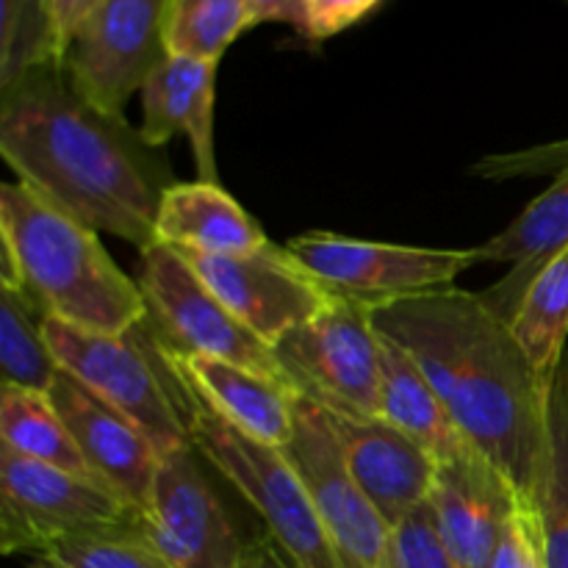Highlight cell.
Returning a JSON list of instances; mask_svg holds the SVG:
<instances>
[{
  "label": "cell",
  "instance_id": "1f68e13d",
  "mask_svg": "<svg viewBox=\"0 0 568 568\" xmlns=\"http://www.w3.org/2000/svg\"><path fill=\"white\" fill-rule=\"evenodd\" d=\"M50 3V14H53V28H55V39H59V53L64 59L67 44L72 42V37L78 33V28L94 14L103 0H48Z\"/></svg>",
  "mask_w": 568,
  "mask_h": 568
},
{
  "label": "cell",
  "instance_id": "cb8c5ba5",
  "mask_svg": "<svg viewBox=\"0 0 568 568\" xmlns=\"http://www.w3.org/2000/svg\"><path fill=\"white\" fill-rule=\"evenodd\" d=\"M510 331L544 377L558 369L568 338V247L536 272L510 316Z\"/></svg>",
  "mask_w": 568,
  "mask_h": 568
},
{
  "label": "cell",
  "instance_id": "4316f807",
  "mask_svg": "<svg viewBox=\"0 0 568 568\" xmlns=\"http://www.w3.org/2000/svg\"><path fill=\"white\" fill-rule=\"evenodd\" d=\"M42 568H172L144 536L139 516L128 525L78 532L31 558Z\"/></svg>",
  "mask_w": 568,
  "mask_h": 568
},
{
  "label": "cell",
  "instance_id": "7c38bea8",
  "mask_svg": "<svg viewBox=\"0 0 568 568\" xmlns=\"http://www.w3.org/2000/svg\"><path fill=\"white\" fill-rule=\"evenodd\" d=\"M181 255L220 303L270 347L314 320L333 297L286 244L270 242L264 250L242 255Z\"/></svg>",
  "mask_w": 568,
  "mask_h": 568
},
{
  "label": "cell",
  "instance_id": "2e32d148",
  "mask_svg": "<svg viewBox=\"0 0 568 568\" xmlns=\"http://www.w3.org/2000/svg\"><path fill=\"white\" fill-rule=\"evenodd\" d=\"M349 471L392 527L430 503L438 460L383 419H347L327 410Z\"/></svg>",
  "mask_w": 568,
  "mask_h": 568
},
{
  "label": "cell",
  "instance_id": "83f0119b",
  "mask_svg": "<svg viewBox=\"0 0 568 568\" xmlns=\"http://www.w3.org/2000/svg\"><path fill=\"white\" fill-rule=\"evenodd\" d=\"M61 61L48 0H0V92Z\"/></svg>",
  "mask_w": 568,
  "mask_h": 568
},
{
  "label": "cell",
  "instance_id": "e575fe53",
  "mask_svg": "<svg viewBox=\"0 0 568 568\" xmlns=\"http://www.w3.org/2000/svg\"><path fill=\"white\" fill-rule=\"evenodd\" d=\"M250 568H294V566L292 560L281 552V547L266 536V532H255V547H253Z\"/></svg>",
  "mask_w": 568,
  "mask_h": 568
},
{
  "label": "cell",
  "instance_id": "277c9868",
  "mask_svg": "<svg viewBox=\"0 0 568 568\" xmlns=\"http://www.w3.org/2000/svg\"><path fill=\"white\" fill-rule=\"evenodd\" d=\"M44 333L61 369L131 419L161 458L192 447L189 392L148 320L128 333L78 331L44 320Z\"/></svg>",
  "mask_w": 568,
  "mask_h": 568
},
{
  "label": "cell",
  "instance_id": "d6a6232c",
  "mask_svg": "<svg viewBox=\"0 0 568 568\" xmlns=\"http://www.w3.org/2000/svg\"><path fill=\"white\" fill-rule=\"evenodd\" d=\"M250 28L261 22H288L297 31L303 17V0H247Z\"/></svg>",
  "mask_w": 568,
  "mask_h": 568
},
{
  "label": "cell",
  "instance_id": "836d02e7",
  "mask_svg": "<svg viewBox=\"0 0 568 568\" xmlns=\"http://www.w3.org/2000/svg\"><path fill=\"white\" fill-rule=\"evenodd\" d=\"M558 155H568V139L566 142H558V144H549V148H541V150H527V153H519L514 155V159H491L486 161V164H491L488 170V178H510L516 170H521V166L527 164H538V161H547V159H558Z\"/></svg>",
  "mask_w": 568,
  "mask_h": 568
},
{
  "label": "cell",
  "instance_id": "8fae6325",
  "mask_svg": "<svg viewBox=\"0 0 568 568\" xmlns=\"http://www.w3.org/2000/svg\"><path fill=\"white\" fill-rule=\"evenodd\" d=\"M139 525L172 568H250L253 560L255 536L239 530L194 447L161 458Z\"/></svg>",
  "mask_w": 568,
  "mask_h": 568
},
{
  "label": "cell",
  "instance_id": "4dcf8cb0",
  "mask_svg": "<svg viewBox=\"0 0 568 568\" xmlns=\"http://www.w3.org/2000/svg\"><path fill=\"white\" fill-rule=\"evenodd\" d=\"M381 3L383 0H303L297 33L305 42L320 44L358 26Z\"/></svg>",
  "mask_w": 568,
  "mask_h": 568
},
{
  "label": "cell",
  "instance_id": "f1b7e54d",
  "mask_svg": "<svg viewBox=\"0 0 568 568\" xmlns=\"http://www.w3.org/2000/svg\"><path fill=\"white\" fill-rule=\"evenodd\" d=\"M394 568H458L438 532L430 503L394 527Z\"/></svg>",
  "mask_w": 568,
  "mask_h": 568
},
{
  "label": "cell",
  "instance_id": "44dd1931",
  "mask_svg": "<svg viewBox=\"0 0 568 568\" xmlns=\"http://www.w3.org/2000/svg\"><path fill=\"white\" fill-rule=\"evenodd\" d=\"M381 419L422 444L438 464H447V460L469 453L471 444L466 442L449 410L444 408L425 372L392 338L381 336Z\"/></svg>",
  "mask_w": 568,
  "mask_h": 568
},
{
  "label": "cell",
  "instance_id": "ffe728a7",
  "mask_svg": "<svg viewBox=\"0 0 568 568\" xmlns=\"http://www.w3.org/2000/svg\"><path fill=\"white\" fill-rule=\"evenodd\" d=\"M155 242L181 253L242 255L264 250L270 239L222 183L175 181L161 200Z\"/></svg>",
  "mask_w": 568,
  "mask_h": 568
},
{
  "label": "cell",
  "instance_id": "f546056e",
  "mask_svg": "<svg viewBox=\"0 0 568 568\" xmlns=\"http://www.w3.org/2000/svg\"><path fill=\"white\" fill-rule=\"evenodd\" d=\"M491 568H547L536 508L527 499H519L505 519Z\"/></svg>",
  "mask_w": 568,
  "mask_h": 568
},
{
  "label": "cell",
  "instance_id": "603a6c76",
  "mask_svg": "<svg viewBox=\"0 0 568 568\" xmlns=\"http://www.w3.org/2000/svg\"><path fill=\"white\" fill-rule=\"evenodd\" d=\"M0 447L14 449L39 464L94 477L48 394L0 386Z\"/></svg>",
  "mask_w": 568,
  "mask_h": 568
},
{
  "label": "cell",
  "instance_id": "3957f363",
  "mask_svg": "<svg viewBox=\"0 0 568 568\" xmlns=\"http://www.w3.org/2000/svg\"><path fill=\"white\" fill-rule=\"evenodd\" d=\"M0 283L28 294L48 320L92 333H128L148 320L142 288L98 231L22 181L0 186Z\"/></svg>",
  "mask_w": 568,
  "mask_h": 568
},
{
  "label": "cell",
  "instance_id": "ba28073f",
  "mask_svg": "<svg viewBox=\"0 0 568 568\" xmlns=\"http://www.w3.org/2000/svg\"><path fill=\"white\" fill-rule=\"evenodd\" d=\"M139 255L136 283L148 300V322L170 353L231 361L288 386L275 349L220 303L175 247L155 242Z\"/></svg>",
  "mask_w": 568,
  "mask_h": 568
},
{
  "label": "cell",
  "instance_id": "6da1fadb",
  "mask_svg": "<svg viewBox=\"0 0 568 568\" xmlns=\"http://www.w3.org/2000/svg\"><path fill=\"white\" fill-rule=\"evenodd\" d=\"M0 153L17 181L98 233L142 250L175 183L161 148L94 105L61 61L0 92Z\"/></svg>",
  "mask_w": 568,
  "mask_h": 568
},
{
  "label": "cell",
  "instance_id": "5b68a950",
  "mask_svg": "<svg viewBox=\"0 0 568 568\" xmlns=\"http://www.w3.org/2000/svg\"><path fill=\"white\" fill-rule=\"evenodd\" d=\"M183 381V377H181ZM186 386V383H183ZM189 392L192 447L220 471L264 521V532L281 547L294 568H344L314 508L308 488L275 447L244 436L214 408Z\"/></svg>",
  "mask_w": 568,
  "mask_h": 568
},
{
  "label": "cell",
  "instance_id": "484cf974",
  "mask_svg": "<svg viewBox=\"0 0 568 568\" xmlns=\"http://www.w3.org/2000/svg\"><path fill=\"white\" fill-rule=\"evenodd\" d=\"M244 31H250L247 0H166L164 6V48L170 55L222 61Z\"/></svg>",
  "mask_w": 568,
  "mask_h": 568
},
{
  "label": "cell",
  "instance_id": "7402d4cb",
  "mask_svg": "<svg viewBox=\"0 0 568 568\" xmlns=\"http://www.w3.org/2000/svg\"><path fill=\"white\" fill-rule=\"evenodd\" d=\"M544 455L532 508L547 568H568V349L547 383Z\"/></svg>",
  "mask_w": 568,
  "mask_h": 568
},
{
  "label": "cell",
  "instance_id": "e0dca14e",
  "mask_svg": "<svg viewBox=\"0 0 568 568\" xmlns=\"http://www.w3.org/2000/svg\"><path fill=\"white\" fill-rule=\"evenodd\" d=\"M216 67L220 61L170 55L155 64L142 87V133L144 142L164 148L172 136H186L192 144L197 181L220 183L214 153V103Z\"/></svg>",
  "mask_w": 568,
  "mask_h": 568
},
{
  "label": "cell",
  "instance_id": "9c48e42d",
  "mask_svg": "<svg viewBox=\"0 0 568 568\" xmlns=\"http://www.w3.org/2000/svg\"><path fill=\"white\" fill-rule=\"evenodd\" d=\"M281 453L308 488L342 566L394 568V527L349 471L331 416L322 405L297 397L294 436Z\"/></svg>",
  "mask_w": 568,
  "mask_h": 568
},
{
  "label": "cell",
  "instance_id": "4fadbf2b",
  "mask_svg": "<svg viewBox=\"0 0 568 568\" xmlns=\"http://www.w3.org/2000/svg\"><path fill=\"white\" fill-rule=\"evenodd\" d=\"M166 0H103L67 44L61 67L100 109L120 114L166 55Z\"/></svg>",
  "mask_w": 568,
  "mask_h": 568
},
{
  "label": "cell",
  "instance_id": "7a4b0ae2",
  "mask_svg": "<svg viewBox=\"0 0 568 568\" xmlns=\"http://www.w3.org/2000/svg\"><path fill=\"white\" fill-rule=\"evenodd\" d=\"M381 336L416 361L475 453L532 505L547 383L483 292L433 288L372 305Z\"/></svg>",
  "mask_w": 568,
  "mask_h": 568
},
{
  "label": "cell",
  "instance_id": "ac0fdd59",
  "mask_svg": "<svg viewBox=\"0 0 568 568\" xmlns=\"http://www.w3.org/2000/svg\"><path fill=\"white\" fill-rule=\"evenodd\" d=\"M164 353L172 369L183 377V383L227 425L266 447L283 449L292 442L300 397L292 388L270 381L258 372L231 364V361L205 358V355H175L166 347Z\"/></svg>",
  "mask_w": 568,
  "mask_h": 568
},
{
  "label": "cell",
  "instance_id": "5bb4252c",
  "mask_svg": "<svg viewBox=\"0 0 568 568\" xmlns=\"http://www.w3.org/2000/svg\"><path fill=\"white\" fill-rule=\"evenodd\" d=\"M48 397L70 427L89 471L114 488L139 516L148 514L161 466L153 442L70 372L61 369Z\"/></svg>",
  "mask_w": 568,
  "mask_h": 568
},
{
  "label": "cell",
  "instance_id": "30bf717a",
  "mask_svg": "<svg viewBox=\"0 0 568 568\" xmlns=\"http://www.w3.org/2000/svg\"><path fill=\"white\" fill-rule=\"evenodd\" d=\"M286 250L327 292L366 305L455 286L458 275L480 264L477 250L410 247L331 231H311L288 239Z\"/></svg>",
  "mask_w": 568,
  "mask_h": 568
},
{
  "label": "cell",
  "instance_id": "8992f818",
  "mask_svg": "<svg viewBox=\"0 0 568 568\" xmlns=\"http://www.w3.org/2000/svg\"><path fill=\"white\" fill-rule=\"evenodd\" d=\"M272 349L300 397L347 419H381L383 342L372 305L333 294Z\"/></svg>",
  "mask_w": 568,
  "mask_h": 568
},
{
  "label": "cell",
  "instance_id": "9a60e30c",
  "mask_svg": "<svg viewBox=\"0 0 568 568\" xmlns=\"http://www.w3.org/2000/svg\"><path fill=\"white\" fill-rule=\"evenodd\" d=\"M519 499L516 488L475 449L438 464L430 508L458 568L494 566L505 519Z\"/></svg>",
  "mask_w": 568,
  "mask_h": 568
},
{
  "label": "cell",
  "instance_id": "d6986e66",
  "mask_svg": "<svg viewBox=\"0 0 568 568\" xmlns=\"http://www.w3.org/2000/svg\"><path fill=\"white\" fill-rule=\"evenodd\" d=\"M541 170H558L552 186L532 200L505 231L475 247L480 264H514L505 281L491 292H483L491 308L508 322L536 272L568 247V155L538 161L525 166L519 175Z\"/></svg>",
  "mask_w": 568,
  "mask_h": 568
},
{
  "label": "cell",
  "instance_id": "d4e9b609",
  "mask_svg": "<svg viewBox=\"0 0 568 568\" xmlns=\"http://www.w3.org/2000/svg\"><path fill=\"white\" fill-rule=\"evenodd\" d=\"M48 316L20 288L0 283V377L3 386L48 394L61 366L44 333Z\"/></svg>",
  "mask_w": 568,
  "mask_h": 568
},
{
  "label": "cell",
  "instance_id": "d590c367",
  "mask_svg": "<svg viewBox=\"0 0 568 568\" xmlns=\"http://www.w3.org/2000/svg\"><path fill=\"white\" fill-rule=\"evenodd\" d=\"M28 568H42V566H37V564H28Z\"/></svg>",
  "mask_w": 568,
  "mask_h": 568
},
{
  "label": "cell",
  "instance_id": "52a82bcc",
  "mask_svg": "<svg viewBox=\"0 0 568 568\" xmlns=\"http://www.w3.org/2000/svg\"><path fill=\"white\" fill-rule=\"evenodd\" d=\"M136 510L98 477L0 447V549L37 558L78 532L128 525Z\"/></svg>",
  "mask_w": 568,
  "mask_h": 568
}]
</instances>
